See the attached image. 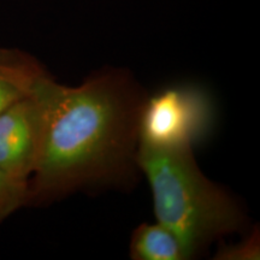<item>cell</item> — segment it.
I'll use <instances>...</instances> for the list:
<instances>
[{"instance_id": "cell-5", "label": "cell", "mask_w": 260, "mask_h": 260, "mask_svg": "<svg viewBox=\"0 0 260 260\" xmlns=\"http://www.w3.org/2000/svg\"><path fill=\"white\" fill-rule=\"evenodd\" d=\"M50 76L31 54L17 48H0V115L34 93Z\"/></svg>"}, {"instance_id": "cell-1", "label": "cell", "mask_w": 260, "mask_h": 260, "mask_svg": "<svg viewBox=\"0 0 260 260\" xmlns=\"http://www.w3.org/2000/svg\"><path fill=\"white\" fill-rule=\"evenodd\" d=\"M147 96L135 77L119 68L94 73L76 87L58 84L28 181V206L128 181L138 167L140 117Z\"/></svg>"}, {"instance_id": "cell-3", "label": "cell", "mask_w": 260, "mask_h": 260, "mask_svg": "<svg viewBox=\"0 0 260 260\" xmlns=\"http://www.w3.org/2000/svg\"><path fill=\"white\" fill-rule=\"evenodd\" d=\"M58 83L50 76L0 115V169L28 182L40 157Z\"/></svg>"}, {"instance_id": "cell-8", "label": "cell", "mask_w": 260, "mask_h": 260, "mask_svg": "<svg viewBox=\"0 0 260 260\" xmlns=\"http://www.w3.org/2000/svg\"><path fill=\"white\" fill-rule=\"evenodd\" d=\"M260 258L259 229L254 228L247 239L236 245L220 247L214 259L217 260H258Z\"/></svg>"}, {"instance_id": "cell-6", "label": "cell", "mask_w": 260, "mask_h": 260, "mask_svg": "<svg viewBox=\"0 0 260 260\" xmlns=\"http://www.w3.org/2000/svg\"><path fill=\"white\" fill-rule=\"evenodd\" d=\"M130 258L134 260L189 259L180 239L162 224L142 223L132 234Z\"/></svg>"}, {"instance_id": "cell-4", "label": "cell", "mask_w": 260, "mask_h": 260, "mask_svg": "<svg viewBox=\"0 0 260 260\" xmlns=\"http://www.w3.org/2000/svg\"><path fill=\"white\" fill-rule=\"evenodd\" d=\"M209 111L198 90L183 87L147 96L140 117L139 142L154 147L193 146L206 132Z\"/></svg>"}, {"instance_id": "cell-2", "label": "cell", "mask_w": 260, "mask_h": 260, "mask_svg": "<svg viewBox=\"0 0 260 260\" xmlns=\"http://www.w3.org/2000/svg\"><path fill=\"white\" fill-rule=\"evenodd\" d=\"M136 165L151 187L157 222L180 239L189 259L243 226L241 207L205 176L191 146L154 147L139 142Z\"/></svg>"}, {"instance_id": "cell-7", "label": "cell", "mask_w": 260, "mask_h": 260, "mask_svg": "<svg viewBox=\"0 0 260 260\" xmlns=\"http://www.w3.org/2000/svg\"><path fill=\"white\" fill-rule=\"evenodd\" d=\"M28 182L10 176L0 169V224L12 213L28 206Z\"/></svg>"}]
</instances>
